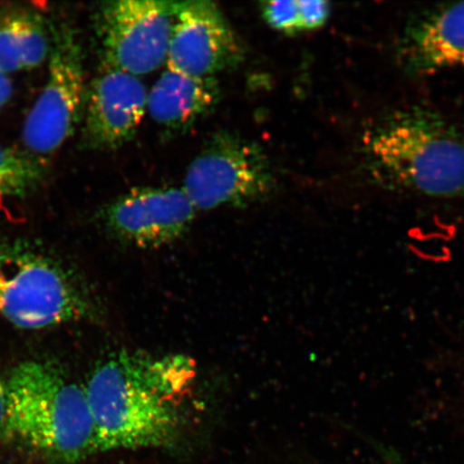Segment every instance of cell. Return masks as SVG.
<instances>
[{"label":"cell","instance_id":"obj_1","mask_svg":"<svg viewBox=\"0 0 464 464\" xmlns=\"http://www.w3.org/2000/svg\"><path fill=\"white\" fill-rule=\"evenodd\" d=\"M196 377V363L185 355L119 352L104 359L84 387L98 451L171 445Z\"/></svg>","mask_w":464,"mask_h":464},{"label":"cell","instance_id":"obj_2","mask_svg":"<svg viewBox=\"0 0 464 464\" xmlns=\"http://www.w3.org/2000/svg\"><path fill=\"white\" fill-rule=\"evenodd\" d=\"M361 152L381 188L431 198L464 195V133L430 109L380 116L362 133Z\"/></svg>","mask_w":464,"mask_h":464},{"label":"cell","instance_id":"obj_3","mask_svg":"<svg viewBox=\"0 0 464 464\" xmlns=\"http://www.w3.org/2000/svg\"><path fill=\"white\" fill-rule=\"evenodd\" d=\"M14 439L44 455L75 461L98 451L84 387L43 362H22L7 380Z\"/></svg>","mask_w":464,"mask_h":464},{"label":"cell","instance_id":"obj_4","mask_svg":"<svg viewBox=\"0 0 464 464\" xmlns=\"http://www.w3.org/2000/svg\"><path fill=\"white\" fill-rule=\"evenodd\" d=\"M92 300L57 260L19 240H0V316L44 329L92 316Z\"/></svg>","mask_w":464,"mask_h":464},{"label":"cell","instance_id":"obj_5","mask_svg":"<svg viewBox=\"0 0 464 464\" xmlns=\"http://www.w3.org/2000/svg\"><path fill=\"white\" fill-rule=\"evenodd\" d=\"M48 61V79L22 130L27 152L44 160L73 135L84 115L83 48L77 31L67 23L52 31Z\"/></svg>","mask_w":464,"mask_h":464},{"label":"cell","instance_id":"obj_6","mask_svg":"<svg viewBox=\"0 0 464 464\" xmlns=\"http://www.w3.org/2000/svg\"><path fill=\"white\" fill-rule=\"evenodd\" d=\"M183 190L196 210L245 207L276 188L274 170L257 144L219 133L191 161Z\"/></svg>","mask_w":464,"mask_h":464},{"label":"cell","instance_id":"obj_7","mask_svg":"<svg viewBox=\"0 0 464 464\" xmlns=\"http://www.w3.org/2000/svg\"><path fill=\"white\" fill-rule=\"evenodd\" d=\"M178 2L116 0L98 11L103 63L140 77L167 62Z\"/></svg>","mask_w":464,"mask_h":464},{"label":"cell","instance_id":"obj_8","mask_svg":"<svg viewBox=\"0 0 464 464\" xmlns=\"http://www.w3.org/2000/svg\"><path fill=\"white\" fill-rule=\"evenodd\" d=\"M243 54L239 38L217 4L177 3L167 67L197 78H214L239 65Z\"/></svg>","mask_w":464,"mask_h":464},{"label":"cell","instance_id":"obj_9","mask_svg":"<svg viewBox=\"0 0 464 464\" xmlns=\"http://www.w3.org/2000/svg\"><path fill=\"white\" fill-rule=\"evenodd\" d=\"M196 208L183 188H135L104 208L102 218L120 239L155 248L179 239L195 218Z\"/></svg>","mask_w":464,"mask_h":464},{"label":"cell","instance_id":"obj_10","mask_svg":"<svg viewBox=\"0 0 464 464\" xmlns=\"http://www.w3.org/2000/svg\"><path fill=\"white\" fill-rule=\"evenodd\" d=\"M148 92L140 78L103 63L86 92L87 147L106 150L129 142L148 112Z\"/></svg>","mask_w":464,"mask_h":464},{"label":"cell","instance_id":"obj_11","mask_svg":"<svg viewBox=\"0 0 464 464\" xmlns=\"http://www.w3.org/2000/svg\"><path fill=\"white\" fill-rule=\"evenodd\" d=\"M396 61L411 78L464 66V2L417 11L396 44Z\"/></svg>","mask_w":464,"mask_h":464},{"label":"cell","instance_id":"obj_12","mask_svg":"<svg viewBox=\"0 0 464 464\" xmlns=\"http://www.w3.org/2000/svg\"><path fill=\"white\" fill-rule=\"evenodd\" d=\"M219 87L214 78H197L167 67L148 92V113L166 130H188L216 107Z\"/></svg>","mask_w":464,"mask_h":464},{"label":"cell","instance_id":"obj_13","mask_svg":"<svg viewBox=\"0 0 464 464\" xmlns=\"http://www.w3.org/2000/svg\"><path fill=\"white\" fill-rule=\"evenodd\" d=\"M52 46L44 20L25 8L0 10V71H32L48 61Z\"/></svg>","mask_w":464,"mask_h":464},{"label":"cell","instance_id":"obj_14","mask_svg":"<svg viewBox=\"0 0 464 464\" xmlns=\"http://www.w3.org/2000/svg\"><path fill=\"white\" fill-rule=\"evenodd\" d=\"M45 160L27 150L0 144V197L23 198L34 193L45 178Z\"/></svg>","mask_w":464,"mask_h":464},{"label":"cell","instance_id":"obj_15","mask_svg":"<svg viewBox=\"0 0 464 464\" xmlns=\"http://www.w3.org/2000/svg\"><path fill=\"white\" fill-rule=\"evenodd\" d=\"M261 14L266 24L276 31L295 34L301 31L298 0L289 2H265L261 4Z\"/></svg>","mask_w":464,"mask_h":464},{"label":"cell","instance_id":"obj_16","mask_svg":"<svg viewBox=\"0 0 464 464\" xmlns=\"http://www.w3.org/2000/svg\"><path fill=\"white\" fill-rule=\"evenodd\" d=\"M301 31L323 27L332 14V5L323 0H298Z\"/></svg>","mask_w":464,"mask_h":464},{"label":"cell","instance_id":"obj_17","mask_svg":"<svg viewBox=\"0 0 464 464\" xmlns=\"http://www.w3.org/2000/svg\"><path fill=\"white\" fill-rule=\"evenodd\" d=\"M13 439L8 414L7 384H5L2 370H0V442Z\"/></svg>","mask_w":464,"mask_h":464},{"label":"cell","instance_id":"obj_18","mask_svg":"<svg viewBox=\"0 0 464 464\" xmlns=\"http://www.w3.org/2000/svg\"><path fill=\"white\" fill-rule=\"evenodd\" d=\"M14 91V82L10 75L0 71V111L13 98Z\"/></svg>","mask_w":464,"mask_h":464}]
</instances>
